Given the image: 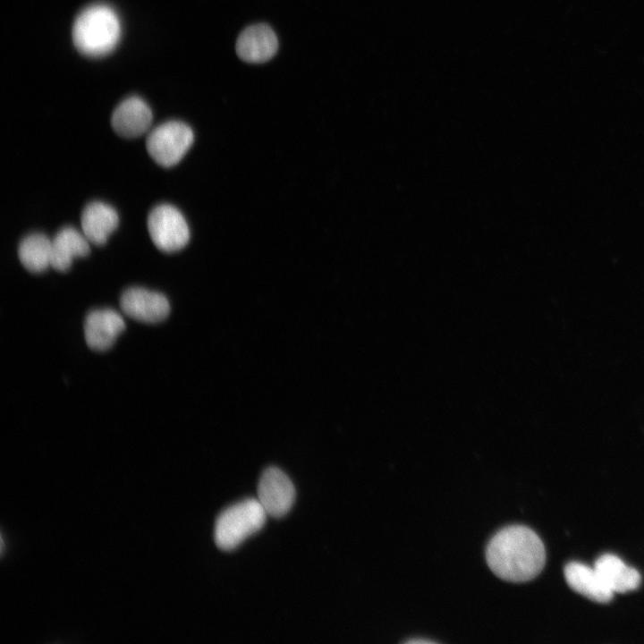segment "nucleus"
Listing matches in <instances>:
<instances>
[{
    "label": "nucleus",
    "instance_id": "6",
    "mask_svg": "<svg viewBox=\"0 0 644 644\" xmlns=\"http://www.w3.org/2000/svg\"><path fill=\"white\" fill-rule=\"evenodd\" d=\"M120 307L127 317L147 324L162 322L170 312L169 301L164 294L139 286L122 293Z\"/></svg>",
    "mask_w": 644,
    "mask_h": 644
},
{
    "label": "nucleus",
    "instance_id": "11",
    "mask_svg": "<svg viewBox=\"0 0 644 644\" xmlns=\"http://www.w3.org/2000/svg\"><path fill=\"white\" fill-rule=\"evenodd\" d=\"M118 223L119 216L115 208L100 200L89 202L80 216L82 233L90 242L97 245L106 243Z\"/></svg>",
    "mask_w": 644,
    "mask_h": 644
},
{
    "label": "nucleus",
    "instance_id": "15",
    "mask_svg": "<svg viewBox=\"0 0 644 644\" xmlns=\"http://www.w3.org/2000/svg\"><path fill=\"white\" fill-rule=\"evenodd\" d=\"M18 257L28 271L44 272L51 266V239L39 232L29 233L19 244Z\"/></svg>",
    "mask_w": 644,
    "mask_h": 644
},
{
    "label": "nucleus",
    "instance_id": "16",
    "mask_svg": "<svg viewBox=\"0 0 644 644\" xmlns=\"http://www.w3.org/2000/svg\"><path fill=\"white\" fill-rule=\"evenodd\" d=\"M407 643H434L435 641L427 639H412L406 641Z\"/></svg>",
    "mask_w": 644,
    "mask_h": 644
},
{
    "label": "nucleus",
    "instance_id": "3",
    "mask_svg": "<svg viewBox=\"0 0 644 644\" xmlns=\"http://www.w3.org/2000/svg\"><path fill=\"white\" fill-rule=\"evenodd\" d=\"M267 513L258 499L248 498L224 510L215 525V541L223 550H232L250 535L258 531Z\"/></svg>",
    "mask_w": 644,
    "mask_h": 644
},
{
    "label": "nucleus",
    "instance_id": "10",
    "mask_svg": "<svg viewBox=\"0 0 644 644\" xmlns=\"http://www.w3.org/2000/svg\"><path fill=\"white\" fill-rule=\"evenodd\" d=\"M152 117L148 103L138 96H131L116 106L111 116V125L122 136L137 137L148 130Z\"/></svg>",
    "mask_w": 644,
    "mask_h": 644
},
{
    "label": "nucleus",
    "instance_id": "1",
    "mask_svg": "<svg viewBox=\"0 0 644 644\" xmlns=\"http://www.w3.org/2000/svg\"><path fill=\"white\" fill-rule=\"evenodd\" d=\"M487 563L502 580L524 582L542 571L545 547L535 531L524 525H510L498 530L486 550Z\"/></svg>",
    "mask_w": 644,
    "mask_h": 644
},
{
    "label": "nucleus",
    "instance_id": "9",
    "mask_svg": "<svg viewBox=\"0 0 644 644\" xmlns=\"http://www.w3.org/2000/svg\"><path fill=\"white\" fill-rule=\"evenodd\" d=\"M278 41L275 33L267 24L246 28L238 37L235 49L246 63L260 64L270 60L276 53Z\"/></svg>",
    "mask_w": 644,
    "mask_h": 644
},
{
    "label": "nucleus",
    "instance_id": "14",
    "mask_svg": "<svg viewBox=\"0 0 644 644\" xmlns=\"http://www.w3.org/2000/svg\"><path fill=\"white\" fill-rule=\"evenodd\" d=\"M594 568L604 583L614 593H625L636 589L641 581L640 572L628 566L618 556L605 554L594 564Z\"/></svg>",
    "mask_w": 644,
    "mask_h": 644
},
{
    "label": "nucleus",
    "instance_id": "8",
    "mask_svg": "<svg viewBox=\"0 0 644 644\" xmlns=\"http://www.w3.org/2000/svg\"><path fill=\"white\" fill-rule=\"evenodd\" d=\"M122 315L113 309H97L89 311L84 323V335L88 346L97 352L110 349L124 331Z\"/></svg>",
    "mask_w": 644,
    "mask_h": 644
},
{
    "label": "nucleus",
    "instance_id": "13",
    "mask_svg": "<svg viewBox=\"0 0 644 644\" xmlns=\"http://www.w3.org/2000/svg\"><path fill=\"white\" fill-rule=\"evenodd\" d=\"M564 578L572 589L592 601L607 603L614 597V592L604 583L594 566L571 562L564 567Z\"/></svg>",
    "mask_w": 644,
    "mask_h": 644
},
{
    "label": "nucleus",
    "instance_id": "7",
    "mask_svg": "<svg viewBox=\"0 0 644 644\" xmlns=\"http://www.w3.org/2000/svg\"><path fill=\"white\" fill-rule=\"evenodd\" d=\"M295 489L288 476L276 467L267 468L258 487V500L267 515L282 517L291 509Z\"/></svg>",
    "mask_w": 644,
    "mask_h": 644
},
{
    "label": "nucleus",
    "instance_id": "2",
    "mask_svg": "<svg viewBox=\"0 0 644 644\" xmlns=\"http://www.w3.org/2000/svg\"><path fill=\"white\" fill-rule=\"evenodd\" d=\"M122 25L117 13L105 4L84 8L72 24V41L78 51L87 56L99 57L110 53L118 44Z\"/></svg>",
    "mask_w": 644,
    "mask_h": 644
},
{
    "label": "nucleus",
    "instance_id": "4",
    "mask_svg": "<svg viewBox=\"0 0 644 644\" xmlns=\"http://www.w3.org/2000/svg\"><path fill=\"white\" fill-rule=\"evenodd\" d=\"M193 140V131L187 123L169 120L149 131L146 147L157 163L163 166H172L183 157Z\"/></svg>",
    "mask_w": 644,
    "mask_h": 644
},
{
    "label": "nucleus",
    "instance_id": "12",
    "mask_svg": "<svg viewBox=\"0 0 644 644\" xmlns=\"http://www.w3.org/2000/svg\"><path fill=\"white\" fill-rule=\"evenodd\" d=\"M89 242L85 234L75 227H62L51 239V267L58 271H66L74 258L89 253Z\"/></svg>",
    "mask_w": 644,
    "mask_h": 644
},
{
    "label": "nucleus",
    "instance_id": "5",
    "mask_svg": "<svg viewBox=\"0 0 644 644\" xmlns=\"http://www.w3.org/2000/svg\"><path fill=\"white\" fill-rule=\"evenodd\" d=\"M147 225L152 242L163 251H177L189 242L188 224L181 211L171 204L155 206L148 216Z\"/></svg>",
    "mask_w": 644,
    "mask_h": 644
}]
</instances>
